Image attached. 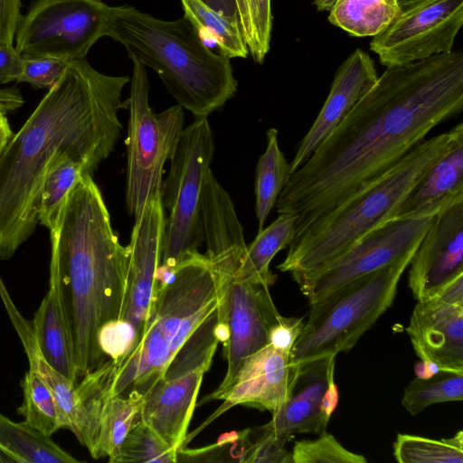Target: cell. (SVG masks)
Segmentation results:
<instances>
[{
  "instance_id": "obj_1",
  "label": "cell",
  "mask_w": 463,
  "mask_h": 463,
  "mask_svg": "<svg viewBox=\"0 0 463 463\" xmlns=\"http://www.w3.org/2000/svg\"><path fill=\"white\" fill-rule=\"evenodd\" d=\"M463 109V52L390 65L336 128L292 173L279 213L294 237L380 175ZM293 237V238H294Z\"/></svg>"
},
{
  "instance_id": "obj_2",
  "label": "cell",
  "mask_w": 463,
  "mask_h": 463,
  "mask_svg": "<svg viewBox=\"0 0 463 463\" xmlns=\"http://www.w3.org/2000/svg\"><path fill=\"white\" fill-rule=\"evenodd\" d=\"M127 76H110L84 59L69 62L0 156V260H9L34 232L45 171L63 151L92 174L114 150Z\"/></svg>"
},
{
  "instance_id": "obj_3",
  "label": "cell",
  "mask_w": 463,
  "mask_h": 463,
  "mask_svg": "<svg viewBox=\"0 0 463 463\" xmlns=\"http://www.w3.org/2000/svg\"><path fill=\"white\" fill-rule=\"evenodd\" d=\"M50 234V273L59 283L81 379L106 361L98 331L121 317L129 249L120 244L101 192L87 173L70 191Z\"/></svg>"
},
{
  "instance_id": "obj_4",
  "label": "cell",
  "mask_w": 463,
  "mask_h": 463,
  "mask_svg": "<svg viewBox=\"0 0 463 463\" xmlns=\"http://www.w3.org/2000/svg\"><path fill=\"white\" fill-rule=\"evenodd\" d=\"M105 36L155 71L177 105L195 118H207L237 90L231 59L207 46L184 16L166 21L133 6H111Z\"/></svg>"
},
{
  "instance_id": "obj_5",
  "label": "cell",
  "mask_w": 463,
  "mask_h": 463,
  "mask_svg": "<svg viewBox=\"0 0 463 463\" xmlns=\"http://www.w3.org/2000/svg\"><path fill=\"white\" fill-rule=\"evenodd\" d=\"M460 139H463L461 122L416 145L395 165L296 235L285 260L277 268L290 272L293 279L312 273L367 232L393 220L428 168Z\"/></svg>"
},
{
  "instance_id": "obj_6",
  "label": "cell",
  "mask_w": 463,
  "mask_h": 463,
  "mask_svg": "<svg viewBox=\"0 0 463 463\" xmlns=\"http://www.w3.org/2000/svg\"><path fill=\"white\" fill-rule=\"evenodd\" d=\"M214 278L205 255L181 262L172 279L155 284L145 327L136 348L115 362L109 392L143 395L165 373L190 337L217 312Z\"/></svg>"
},
{
  "instance_id": "obj_7",
  "label": "cell",
  "mask_w": 463,
  "mask_h": 463,
  "mask_svg": "<svg viewBox=\"0 0 463 463\" xmlns=\"http://www.w3.org/2000/svg\"><path fill=\"white\" fill-rule=\"evenodd\" d=\"M412 257L355 279L310 303L308 317L293 345L295 364L352 349L392 306Z\"/></svg>"
},
{
  "instance_id": "obj_8",
  "label": "cell",
  "mask_w": 463,
  "mask_h": 463,
  "mask_svg": "<svg viewBox=\"0 0 463 463\" xmlns=\"http://www.w3.org/2000/svg\"><path fill=\"white\" fill-rule=\"evenodd\" d=\"M214 141L207 118L184 128L170 158V171L161 185L165 218L159 265L176 267L200 253L204 241L202 195L213 158Z\"/></svg>"
},
{
  "instance_id": "obj_9",
  "label": "cell",
  "mask_w": 463,
  "mask_h": 463,
  "mask_svg": "<svg viewBox=\"0 0 463 463\" xmlns=\"http://www.w3.org/2000/svg\"><path fill=\"white\" fill-rule=\"evenodd\" d=\"M133 61L127 145L126 205L137 220L146 203L160 193L163 169L184 129V109L175 105L156 113L149 105L146 67Z\"/></svg>"
},
{
  "instance_id": "obj_10",
  "label": "cell",
  "mask_w": 463,
  "mask_h": 463,
  "mask_svg": "<svg viewBox=\"0 0 463 463\" xmlns=\"http://www.w3.org/2000/svg\"><path fill=\"white\" fill-rule=\"evenodd\" d=\"M209 263L216 287L217 323L228 329L229 337L223 345L226 373L204 402L222 399L243 360L269 344V330L280 316L269 294V287L235 278L240 265L238 260L219 259Z\"/></svg>"
},
{
  "instance_id": "obj_11",
  "label": "cell",
  "mask_w": 463,
  "mask_h": 463,
  "mask_svg": "<svg viewBox=\"0 0 463 463\" xmlns=\"http://www.w3.org/2000/svg\"><path fill=\"white\" fill-rule=\"evenodd\" d=\"M110 8L101 0H34L21 18L14 46L23 57L84 59L105 36Z\"/></svg>"
},
{
  "instance_id": "obj_12",
  "label": "cell",
  "mask_w": 463,
  "mask_h": 463,
  "mask_svg": "<svg viewBox=\"0 0 463 463\" xmlns=\"http://www.w3.org/2000/svg\"><path fill=\"white\" fill-rule=\"evenodd\" d=\"M218 342L208 335L192 336L165 375L145 394L137 420L150 426L171 448H184L203 377L211 367Z\"/></svg>"
},
{
  "instance_id": "obj_13",
  "label": "cell",
  "mask_w": 463,
  "mask_h": 463,
  "mask_svg": "<svg viewBox=\"0 0 463 463\" xmlns=\"http://www.w3.org/2000/svg\"><path fill=\"white\" fill-rule=\"evenodd\" d=\"M435 215L388 221L325 266L294 280L313 303L349 281L412 257Z\"/></svg>"
},
{
  "instance_id": "obj_14",
  "label": "cell",
  "mask_w": 463,
  "mask_h": 463,
  "mask_svg": "<svg viewBox=\"0 0 463 463\" xmlns=\"http://www.w3.org/2000/svg\"><path fill=\"white\" fill-rule=\"evenodd\" d=\"M390 24L370 43L383 65H401L452 51L463 24V0H397Z\"/></svg>"
},
{
  "instance_id": "obj_15",
  "label": "cell",
  "mask_w": 463,
  "mask_h": 463,
  "mask_svg": "<svg viewBox=\"0 0 463 463\" xmlns=\"http://www.w3.org/2000/svg\"><path fill=\"white\" fill-rule=\"evenodd\" d=\"M80 408L77 439L95 458H108L115 463L120 447L138 418L144 395L132 391L127 395H111L98 373H86L76 384Z\"/></svg>"
},
{
  "instance_id": "obj_16",
  "label": "cell",
  "mask_w": 463,
  "mask_h": 463,
  "mask_svg": "<svg viewBox=\"0 0 463 463\" xmlns=\"http://www.w3.org/2000/svg\"><path fill=\"white\" fill-rule=\"evenodd\" d=\"M408 285L424 300L463 276V201L439 212L415 250Z\"/></svg>"
},
{
  "instance_id": "obj_17",
  "label": "cell",
  "mask_w": 463,
  "mask_h": 463,
  "mask_svg": "<svg viewBox=\"0 0 463 463\" xmlns=\"http://www.w3.org/2000/svg\"><path fill=\"white\" fill-rule=\"evenodd\" d=\"M298 371L289 352L269 344L246 357L221 399L223 403L193 435H186L184 448L197 432L233 406L247 405L271 413L277 411L288 399Z\"/></svg>"
},
{
  "instance_id": "obj_18",
  "label": "cell",
  "mask_w": 463,
  "mask_h": 463,
  "mask_svg": "<svg viewBox=\"0 0 463 463\" xmlns=\"http://www.w3.org/2000/svg\"><path fill=\"white\" fill-rule=\"evenodd\" d=\"M165 223V208L161 194L158 193L135 220L128 244L127 288L120 318L130 322L140 338L152 299L156 272L160 264Z\"/></svg>"
},
{
  "instance_id": "obj_19",
  "label": "cell",
  "mask_w": 463,
  "mask_h": 463,
  "mask_svg": "<svg viewBox=\"0 0 463 463\" xmlns=\"http://www.w3.org/2000/svg\"><path fill=\"white\" fill-rule=\"evenodd\" d=\"M378 79L374 62L364 51H354L337 69L328 96L289 163L290 175L336 128Z\"/></svg>"
},
{
  "instance_id": "obj_20",
  "label": "cell",
  "mask_w": 463,
  "mask_h": 463,
  "mask_svg": "<svg viewBox=\"0 0 463 463\" xmlns=\"http://www.w3.org/2000/svg\"><path fill=\"white\" fill-rule=\"evenodd\" d=\"M406 332L420 360L463 374V305L436 298L418 300Z\"/></svg>"
},
{
  "instance_id": "obj_21",
  "label": "cell",
  "mask_w": 463,
  "mask_h": 463,
  "mask_svg": "<svg viewBox=\"0 0 463 463\" xmlns=\"http://www.w3.org/2000/svg\"><path fill=\"white\" fill-rule=\"evenodd\" d=\"M335 357L298 364V375L288 399L272 412L271 420L263 425L279 445L285 447L296 433L326 432L328 423L322 417L320 406Z\"/></svg>"
},
{
  "instance_id": "obj_22",
  "label": "cell",
  "mask_w": 463,
  "mask_h": 463,
  "mask_svg": "<svg viewBox=\"0 0 463 463\" xmlns=\"http://www.w3.org/2000/svg\"><path fill=\"white\" fill-rule=\"evenodd\" d=\"M459 201H463V139L428 168L393 219L435 215Z\"/></svg>"
},
{
  "instance_id": "obj_23",
  "label": "cell",
  "mask_w": 463,
  "mask_h": 463,
  "mask_svg": "<svg viewBox=\"0 0 463 463\" xmlns=\"http://www.w3.org/2000/svg\"><path fill=\"white\" fill-rule=\"evenodd\" d=\"M0 295L24 345L29 368L33 370L49 387L55 399L61 429H68L78 437L80 427V408L76 394L77 383L59 373L44 359L37 344L32 320L28 321L22 317L13 304L3 282H0Z\"/></svg>"
},
{
  "instance_id": "obj_24",
  "label": "cell",
  "mask_w": 463,
  "mask_h": 463,
  "mask_svg": "<svg viewBox=\"0 0 463 463\" xmlns=\"http://www.w3.org/2000/svg\"><path fill=\"white\" fill-rule=\"evenodd\" d=\"M49 282V290L32 320L37 344L47 363L77 383L73 344L59 283L51 273Z\"/></svg>"
},
{
  "instance_id": "obj_25",
  "label": "cell",
  "mask_w": 463,
  "mask_h": 463,
  "mask_svg": "<svg viewBox=\"0 0 463 463\" xmlns=\"http://www.w3.org/2000/svg\"><path fill=\"white\" fill-rule=\"evenodd\" d=\"M295 222V215L279 213L270 225L258 232L255 240L247 246L235 278L241 281L271 286L276 276L269 269L270 261L292 241Z\"/></svg>"
},
{
  "instance_id": "obj_26",
  "label": "cell",
  "mask_w": 463,
  "mask_h": 463,
  "mask_svg": "<svg viewBox=\"0 0 463 463\" xmlns=\"http://www.w3.org/2000/svg\"><path fill=\"white\" fill-rule=\"evenodd\" d=\"M85 163L73 152L58 154L48 165L38 202V222L53 231L61 216L67 196L83 174Z\"/></svg>"
},
{
  "instance_id": "obj_27",
  "label": "cell",
  "mask_w": 463,
  "mask_h": 463,
  "mask_svg": "<svg viewBox=\"0 0 463 463\" xmlns=\"http://www.w3.org/2000/svg\"><path fill=\"white\" fill-rule=\"evenodd\" d=\"M184 17L207 46L229 58H246L249 50L239 24L210 8L201 0H181Z\"/></svg>"
},
{
  "instance_id": "obj_28",
  "label": "cell",
  "mask_w": 463,
  "mask_h": 463,
  "mask_svg": "<svg viewBox=\"0 0 463 463\" xmlns=\"http://www.w3.org/2000/svg\"><path fill=\"white\" fill-rule=\"evenodd\" d=\"M0 444L22 463H78L72 455L55 443L52 436L25 420L15 422L0 412Z\"/></svg>"
},
{
  "instance_id": "obj_29",
  "label": "cell",
  "mask_w": 463,
  "mask_h": 463,
  "mask_svg": "<svg viewBox=\"0 0 463 463\" xmlns=\"http://www.w3.org/2000/svg\"><path fill=\"white\" fill-rule=\"evenodd\" d=\"M266 136L267 146L256 166L255 212L258 232L264 228L270 211L290 176L289 164L279 146L278 130L270 128Z\"/></svg>"
},
{
  "instance_id": "obj_30",
  "label": "cell",
  "mask_w": 463,
  "mask_h": 463,
  "mask_svg": "<svg viewBox=\"0 0 463 463\" xmlns=\"http://www.w3.org/2000/svg\"><path fill=\"white\" fill-rule=\"evenodd\" d=\"M397 0H336L328 21L356 37L376 36L392 21Z\"/></svg>"
},
{
  "instance_id": "obj_31",
  "label": "cell",
  "mask_w": 463,
  "mask_h": 463,
  "mask_svg": "<svg viewBox=\"0 0 463 463\" xmlns=\"http://www.w3.org/2000/svg\"><path fill=\"white\" fill-rule=\"evenodd\" d=\"M393 456L400 463H463V432L442 439L399 433Z\"/></svg>"
},
{
  "instance_id": "obj_32",
  "label": "cell",
  "mask_w": 463,
  "mask_h": 463,
  "mask_svg": "<svg viewBox=\"0 0 463 463\" xmlns=\"http://www.w3.org/2000/svg\"><path fill=\"white\" fill-rule=\"evenodd\" d=\"M24 400L17 413L42 433L52 436L61 429L55 399L37 373L28 369L21 382Z\"/></svg>"
},
{
  "instance_id": "obj_33",
  "label": "cell",
  "mask_w": 463,
  "mask_h": 463,
  "mask_svg": "<svg viewBox=\"0 0 463 463\" xmlns=\"http://www.w3.org/2000/svg\"><path fill=\"white\" fill-rule=\"evenodd\" d=\"M462 399L463 374L439 373L428 379L412 380L404 390L402 404L410 414L416 415L430 405Z\"/></svg>"
},
{
  "instance_id": "obj_34",
  "label": "cell",
  "mask_w": 463,
  "mask_h": 463,
  "mask_svg": "<svg viewBox=\"0 0 463 463\" xmlns=\"http://www.w3.org/2000/svg\"><path fill=\"white\" fill-rule=\"evenodd\" d=\"M177 452L150 426L137 420L126 436L115 463H175Z\"/></svg>"
},
{
  "instance_id": "obj_35",
  "label": "cell",
  "mask_w": 463,
  "mask_h": 463,
  "mask_svg": "<svg viewBox=\"0 0 463 463\" xmlns=\"http://www.w3.org/2000/svg\"><path fill=\"white\" fill-rule=\"evenodd\" d=\"M293 463H366L364 456L344 448L335 438L324 432L317 439H303L294 444Z\"/></svg>"
},
{
  "instance_id": "obj_36",
  "label": "cell",
  "mask_w": 463,
  "mask_h": 463,
  "mask_svg": "<svg viewBox=\"0 0 463 463\" xmlns=\"http://www.w3.org/2000/svg\"><path fill=\"white\" fill-rule=\"evenodd\" d=\"M97 339L99 347L106 357L119 361L136 348L140 337L130 322L116 318L107 321L99 327Z\"/></svg>"
},
{
  "instance_id": "obj_37",
  "label": "cell",
  "mask_w": 463,
  "mask_h": 463,
  "mask_svg": "<svg viewBox=\"0 0 463 463\" xmlns=\"http://www.w3.org/2000/svg\"><path fill=\"white\" fill-rule=\"evenodd\" d=\"M248 12L251 27V45L249 53L261 63L269 50L272 14L270 0H248Z\"/></svg>"
},
{
  "instance_id": "obj_38",
  "label": "cell",
  "mask_w": 463,
  "mask_h": 463,
  "mask_svg": "<svg viewBox=\"0 0 463 463\" xmlns=\"http://www.w3.org/2000/svg\"><path fill=\"white\" fill-rule=\"evenodd\" d=\"M248 442L243 462L293 463L291 452L279 445L263 426L248 429Z\"/></svg>"
},
{
  "instance_id": "obj_39",
  "label": "cell",
  "mask_w": 463,
  "mask_h": 463,
  "mask_svg": "<svg viewBox=\"0 0 463 463\" xmlns=\"http://www.w3.org/2000/svg\"><path fill=\"white\" fill-rule=\"evenodd\" d=\"M70 61L52 57H24L20 82L51 89L60 80Z\"/></svg>"
},
{
  "instance_id": "obj_40",
  "label": "cell",
  "mask_w": 463,
  "mask_h": 463,
  "mask_svg": "<svg viewBox=\"0 0 463 463\" xmlns=\"http://www.w3.org/2000/svg\"><path fill=\"white\" fill-rule=\"evenodd\" d=\"M304 325L305 321L301 317H285L280 315L269 330V344L275 348L290 353Z\"/></svg>"
},
{
  "instance_id": "obj_41",
  "label": "cell",
  "mask_w": 463,
  "mask_h": 463,
  "mask_svg": "<svg viewBox=\"0 0 463 463\" xmlns=\"http://www.w3.org/2000/svg\"><path fill=\"white\" fill-rule=\"evenodd\" d=\"M21 0H0V45H14L22 18Z\"/></svg>"
},
{
  "instance_id": "obj_42",
  "label": "cell",
  "mask_w": 463,
  "mask_h": 463,
  "mask_svg": "<svg viewBox=\"0 0 463 463\" xmlns=\"http://www.w3.org/2000/svg\"><path fill=\"white\" fill-rule=\"evenodd\" d=\"M23 65L24 57L14 45H0V84L18 81Z\"/></svg>"
},
{
  "instance_id": "obj_43",
  "label": "cell",
  "mask_w": 463,
  "mask_h": 463,
  "mask_svg": "<svg viewBox=\"0 0 463 463\" xmlns=\"http://www.w3.org/2000/svg\"><path fill=\"white\" fill-rule=\"evenodd\" d=\"M339 402V391L335 382V362L330 365L327 386L321 400V414L328 423Z\"/></svg>"
},
{
  "instance_id": "obj_44",
  "label": "cell",
  "mask_w": 463,
  "mask_h": 463,
  "mask_svg": "<svg viewBox=\"0 0 463 463\" xmlns=\"http://www.w3.org/2000/svg\"><path fill=\"white\" fill-rule=\"evenodd\" d=\"M24 104L21 91L14 87L0 89V112L8 113L18 109Z\"/></svg>"
},
{
  "instance_id": "obj_45",
  "label": "cell",
  "mask_w": 463,
  "mask_h": 463,
  "mask_svg": "<svg viewBox=\"0 0 463 463\" xmlns=\"http://www.w3.org/2000/svg\"><path fill=\"white\" fill-rule=\"evenodd\" d=\"M217 13L236 21L241 28V18L236 0H201ZM242 34V33H241Z\"/></svg>"
},
{
  "instance_id": "obj_46",
  "label": "cell",
  "mask_w": 463,
  "mask_h": 463,
  "mask_svg": "<svg viewBox=\"0 0 463 463\" xmlns=\"http://www.w3.org/2000/svg\"><path fill=\"white\" fill-rule=\"evenodd\" d=\"M417 378L428 379L439 373H450L444 367L430 360H420L414 365Z\"/></svg>"
},
{
  "instance_id": "obj_47",
  "label": "cell",
  "mask_w": 463,
  "mask_h": 463,
  "mask_svg": "<svg viewBox=\"0 0 463 463\" xmlns=\"http://www.w3.org/2000/svg\"><path fill=\"white\" fill-rule=\"evenodd\" d=\"M241 18V29L242 37L249 48L251 45V27L248 12V0H236Z\"/></svg>"
},
{
  "instance_id": "obj_48",
  "label": "cell",
  "mask_w": 463,
  "mask_h": 463,
  "mask_svg": "<svg viewBox=\"0 0 463 463\" xmlns=\"http://www.w3.org/2000/svg\"><path fill=\"white\" fill-rule=\"evenodd\" d=\"M13 135L6 114L0 112V156Z\"/></svg>"
},
{
  "instance_id": "obj_49",
  "label": "cell",
  "mask_w": 463,
  "mask_h": 463,
  "mask_svg": "<svg viewBox=\"0 0 463 463\" xmlns=\"http://www.w3.org/2000/svg\"><path fill=\"white\" fill-rule=\"evenodd\" d=\"M0 462L22 463L21 460L13 453L8 451L0 444Z\"/></svg>"
},
{
  "instance_id": "obj_50",
  "label": "cell",
  "mask_w": 463,
  "mask_h": 463,
  "mask_svg": "<svg viewBox=\"0 0 463 463\" xmlns=\"http://www.w3.org/2000/svg\"><path fill=\"white\" fill-rule=\"evenodd\" d=\"M336 0H315L314 5L319 11H330Z\"/></svg>"
}]
</instances>
